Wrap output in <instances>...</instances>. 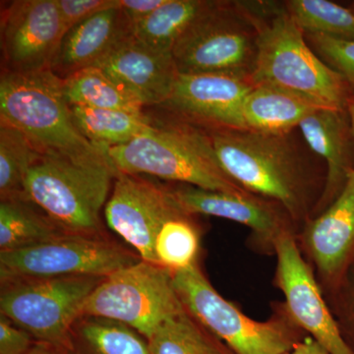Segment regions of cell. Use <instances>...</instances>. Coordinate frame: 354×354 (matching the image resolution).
Segmentation results:
<instances>
[{"instance_id": "obj_1", "label": "cell", "mask_w": 354, "mask_h": 354, "mask_svg": "<svg viewBox=\"0 0 354 354\" xmlns=\"http://www.w3.org/2000/svg\"><path fill=\"white\" fill-rule=\"evenodd\" d=\"M236 2L257 32L253 85L283 88L318 108L348 111L351 88L312 50L285 2Z\"/></svg>"}, {"instance_id": "obj_2", "label": "cell", "mask_w": 354, "mask_h": 354, "mask_svg": "<svg viewBox=\"0 0 354 354\" xmlns=\"http://www.w3.org/2000/svg\"><path fill=\"white\" fill-rule=\"evenodd\" d=\"M0 122L19 130L41 155L84 165H109L108 158L81 134L62 92V81L50 70L0 78Z\"/></svg>"}, {"instance_id": "obj_3", "label": "cell", "mask_w": 354, "mask_h": 354, "mask_svg": "<svg viewBox=\"0 0 354 354\" xmlns=\"http://www.w3.org/2000/svg\"><path fill=\"white\" fill-rule=\"evenodd\" d=\"M155 125L152 132L129 143L102 149L116 174L155 176L205 190L247 192L221 169L206 130L174 115Z\"/></svg>"}, {"instance_id": "obj_4", "label": "cell", "mask_w": 354, "mask_h": 354, "mask_svg": "<svg viewBox=\"0 0 354 354\" xmlns=\"http://www.w3.org/2000/svg\"><path fill=\"white\" fill-rule=\"evenodd\" d=\"M206 131L221 169L237 185L277 203L295 220L304 216L306 179L288 134L247 129Z\"/></svg>"}, {"instance_id": "obj_5", "label": "cell", "mask_w": 354, "mask_h": 354, "mask_svg": "<svg viewBox=\"0 0 354 354\" xmlns=\"http://www.w3.org/2000/svg\"><path fill=\"white\" fill-rule=\"evenodd\" d=\"M116 176L109 165L41 155L28 171L26 194L66 234H102L101 211Z\"/></svg>"}, {"instance_id": "obj_6", "label": "cell", "mask_w": 354, "mask_h": 354, "mask_svg": "<svg viewBox=\"0 0 354 354\" xmlns=\"http://www.w3.org/2000/svg\"><path fill=\"white\" fill-rule=\"evenodd\" d=\"M174 283L186 311L234 354H283L298 342L290 317L249 318L221 297L198 264L174 272Z\"/></svg>"}, {"instance_id": "obj_7", "label": "cell", "mask_w": 354, "mask_h": 354, "mask_svg": "<svg viewBox=\"0 0 354 354\" xmlns=\"http://www.w3.org/2000/svg\"><path fill=\"white\" fill-rule=\"evenodd\" d=\"M183 310L174 272L141 260L102 279L84 305L82 316L125 324L149 341Z\"/></svg>"}, {"instance_id": "obj_8", "label": "cell", "mask_w": 354, "mask_h": 354, "mask_svg": "<svg viewBox=\"0 0 354 354\" xmlns=\"http://www.w3.org/2000/svg\"><path fill=\"white\" fill-rule=\"evenodd\" d=\"M106 277L70 276L1 283L0 315L35 341L68 346L70 330L84 305Z\"/></svg>"}, {"instance_id": "obj_9", "label": "cell", "mask_w": 354, "mask_h": 354, "mask_svg": "<svg viewBox=\"0 0 354 354\" xmlns=\"http://www.w3.org/2000/svg\"><path fill=\"white\" fill-rule=\"evenodd\" d=\"M172 57L179 74H225L251 80L257 32L236 1H220L177 41Z\"/></svg>"}, {"instance_id": "obj_10", "label": "cell", "mask_w": 354, "mask_h": 354, "mask_svg": "<svg viewBox=\"0 0 354 354\" xmlns=\"http://www.w3.org/2000/svg\"><path fill=\"white\" fill-rule=\"evenodd\" d=\"M141 258L106 234H64L50 241L0 252V283L70 276L108 277Z\"/></svg>"}, {"instance_id": "obj_11", "label": "cell", "mask_w": 354, "mask_h": 354, "mask_svg": "<svg viewBox=\"0 0 354 354\" xmlns=\"http://www.w3.org/2000/svg\"><path fill=\"white\" fill-rule=\"evenodd\" d=\"M183 211L171 188L142 176L118 174L104 216L109 228L142 260L158 265L155 243L158 232L165 221Z\"/></svg>"}, {"instance_id": "obj_12", "label": "cell", "mask_w": 354, "mask_h": 354, "mask_svg": "<svg viewBox=\"0 0 354 354\" xmlns=\"http://www.w3.org/2000/svg\"><path fill=\"white\" fill-rule=\"evenodd\" d=\"M272 249L278 262L277 283L283 291L291 321L309 333L330 354H354L342 337L292 232H283L274 241Z\"/></svg>"}, {"instance_id": "obj_13", "label": "cell", "mask_w": 354, "mask_h": 354, "mask_svg": "<svg viewBox=\"0 0 354 354\" xmlns=\"http://www.w3.org/2000/svg\"><path fill=\"white\" fill-rule=\"evenodd\" d=\"M65 30L55 0H15L1 14L3 70H50Z\"/></svg>"}, {"instance_id": "obj_14", "label": "cell", "mask_w": 354, "mask_h": 354, "mask_svg": "<svg viewBox=\"0 0 354 354\" xmlns=\"http://www.w3.org/2000/svg\"><path fill=\"white\" fill-rule=\"evenodd\" d=\"M251 80L225 74H178L162 108L206 130H245L243 104Z\"/></svg>"}, {"instance_id": "obj_15", "label": "cell", "mask_w": 354, "mask_h": 354, "mask_svg": "<svg viewBox=\"0 0 354 354\" xmlns=\"http://www.w3.org/2000/svg\"><path fill=\"white\" fill-rule=\"evenodd\" d=\"M95 66L104 70L144 106H164L179 74L172 55L153 50L132 32Z\"/></svg>"}, {"instance_id": "obj_16", "label": "cell", "mask_w": 354, "mask_h": 354, "mask_svg": "<svg viewBox=\"0 0 354 354\" xmlns=\"http://www.w3.org/2000/svg\"><path fill=\"white\" fill-rule=\"evenodd\" d=\"M171 191L181 208L190 215L216 216L241 223L250 228L266 245L274 247L278 237L290 230L279 204L265 201L257 195L205 190L189 185H180Z\"/></svg>"}, {"instance_id": "obj_17", "label": "cell", "mask_w": 354, "mask_h": 354, "mask_svg": "<svg viewBox=\"0 0 354 354\" xmlns=\"http://www.w3.org/2000/svg\"><path fill=\"white\" fill-rule=\"evenodd\" d=\"M302 243L323 278L341 274L354 251V171L335 201L307 223Z\"/></svg>"}, {"instance_id": "obj_18", "label": "cell", "mask_w": 354, "mask_h": 354, "mask_svg": "<svg viewBox=\"0 0 354 354\" xmlns=\"http://www.w3.org/2000/svg\"><path fill=\"white\" fill-rule=\"evenodd\" d=\"M309 148L327 165L325 189L317 208L330 206L346 185L353 167V129L348 111L317 109L300 122Z\"/></svg>"}, {"instance_id": "obj_19", "label": "cell", "mask_w": 354, "mask_h": 354, "mask_svg": "<svg viewBox=\"0 0 354 354\" xmlns=\"http://www.w3.org/2000/svg\"><path fill=\"white\" fill-rule=\"evenodd\" d=\"M131 32V23L120 6L95 14L64 35L50 71L58 78L65 79L95 66Z\"/></svg>"}, {"instance_id": "obj_20", "label": "cell", "mask_w": 354, "mask_h": 354, "mask_svg": "<svg viewBox=\"0 0 354 354\" xmlns=\"http://www.w3.org/2000/svg\"><path fill=\"white\" fill-rule=\"evenodd\" d=\"M318 106L271 85H254L246 95L243 118L247 130L288 134Z\"/></svg>"}, {"instance_id": "obj_21", "label": "cell", "mask_w": 354, "mask_h": 354, "mask_svg": "<svg viewBox=\"0 0 354 354\" xmlns=\"http://www.w3.org/2000/svg\"><path fill=\"white\" fill-rule=\"evenodd\" d=\"M218 0H167L146 19L132 25L140 41L160 53L172 55L181 37L218 4Z\"/></svg>"}, {"instance_id": "obj_22", "label": "cell", "mask_w": 354, "mask_h": 354, "mask_svg": "<svg viewBox=\"0 0 354 354\" xmlns=\"http://www.w3.org/2000/svg\"><path fill=\"white\" fill-rule=\"evenodd\" d=\"M67 348L72 354H152L148 339L129 326L92 316L76 321Z\"/></svg>"}, {"instance_id": "obj_23", "label": "cell", "mask_w": 354, "mask_h": 354, "mask_svg": "<svg viewBox=\"0 0 354 354\" xmlns=\"http://www.w3.org/2000/svg\"><path fill=\"white\" fill-rule=\"evenodd\" d=\"M70 108L79 131L101 151L124 145L156 128L155 122L146 113L76 106Z\"/></svg>"}, {"instance_id": "obj_24", "label": "cell", "mask_w": 354, "mask_h": 354, "mask_svg": "<svg viewBox=\"0 0 354 354\" xmlns=\"http://www.w3.org/2000/svg\"><path fill=\"white\" fill-rule=\"evenodd\" d=\"M64 234L30 200L0 201V252L39 245Z\"/></svg>"}, {"instance_id": "obj_25", "label": "cell", "mask_w": 354, "mask_h": 354, "mask_svg": "<svg viewBox=\"0 0 354 354\" xmlns=\"http://www.w3.org/2000/svg\"><path fill=\"white\" fill-rule=\"evenodd\" d=\"M62 81L69 106L145 113L143 104L99 67L81 70Z\"/></svg>"}, {"instance_id": "obj_26", "label": "cell", "mask_w": 354, "mask_h": 354, "mask_svg": "<svg viewBox=\"0 0 354 354\" xmlns=\"http://www.w3.org/2000/svg\"><path fill=\"white\" fill-rule=\"evenodd\" d=\"M152 354H234L184 308L149 339Z\"/></svg>"}, {"instance_id": "obj_27", "label": "cell", "mask_w": 354, "mask_h": 354, "mask_svg": "<svg viewBox=\"0 0 354 354\" xmlns=\"http://www.w3.org/2000/svg\"><path fill=\"white\" fill-rule=\"evenodd\" d=\"M193 216L183 211L162 225L155 243L158 266L176 272L198 264L201 232Z\"/></svg>"}, {"instance_id": "obj_28", "label": "cell", "mask_w": 354, "mask_h": 354, "mask_svg": "<svg viewBox=\"0 0 354 354\" xmlns=\"http://www.w3.org/2000/svg\"><path fill=\"white\" fill-rule=\"evenodd\" d=\"M39 156L22 132L0 122V201L29 200L26 177Z\"/></svg>"}, {"instance_id": "obj_29", "label": "cell", "mask_w": 354, "mask_h": 354, "mask_svg": "<svg viewBox=\"0 0 354 354\" xmlns=\"http://www.w3.org/2000/svg\"><path fill=\"white\" fill-rule=\"evenodd\" d=\"M286 9L305 34L354 39V12L328 0H290Z\"/></svg>"}, {"instance_id": "obj_30", "label": "cell", "mask_w": 354, "mask_h": 354, "mask_svg": "<svg viewBox=\"0 0 354 354\" xmlns=\"http://www.w3.org/2000/svg\"><path fill=\"white\" fill-rule=\"evenodd\" d=\"M304 35L317 55L354 90V39L332 38L320 34Z\"/></svg>"}, {"instance_id": "obj_31", "label": "cell", "mask_w": 354, "mask_h": 354, "mask_svg": "<svg viewBox=\"0 0 354 354\" xmlns=\"http://www.w3.org/2000/svg\"><path fill=\"white\" fill-rule=\"evenodd\" d=\"M65 34L95 14L118 6V0H55Z\"/></svg>"}, {"instance_id": "obj_32", "label": "cell", "mask_w": 354, "mask_h": 354, "mask_svg": "<svg viewBox=\"0 0 354 354\" xmlns=\"http://www.w3.org/2000/svg\"><path fill=\"white\" fill-rule=\"evenodd\" d=\"M35 344L29 333L0 315V354H27Z\"/></svg>"}, {"instance_id": "obj_33", "label": "cell", "mask_w": 354, "mask_h": 354, "mask_svg": "<svg viewBox=\"0 0 354 354\" xmlns=\"http://www.w3.org/2000/svg\"><path fill=\"white\" fill-rule=\"evenodd\" d=\"M165 1L167 0H118V6L131 25H134L149 17L164 6Z\"/></svg>"}, {"instance_id": "obj_34", "label": "cell", "mask_w": 354, "mask_h": 354, "mask_svg": "<svg viewBox=\"0 0 354 354\" xmlns=\"http://www.w3.org/2000/svg\"><path fill=\"white\" fill-rule=\"evenodd\" d=\"M283 354H330L327 349L321 346L313 337H308L304 341L298 342L293 348Z\"/></svg>"}, {"instance_id": "obj_35", "label": "cell", "mask_w": 354, "mask_h": 354, "mask_svg": "<svg viewBox=\"0 0 354 354\" xmlns=\"http://www.w3.org/2000/svg\"><path fill=\"white\" fill-rule=\"evenodd\" d=\"M27 354H72L67 346L36 342Z\"/></svg>"}, {"instance_id": "obj_36", "label": "cell", "mask_w": 354, "mask_h": 354, "mask_svg": "<svg viewBox=\"0 0 354 354\" xmlns=\"http://www.w3.org/2000/svg\"><path fill=\"white\" fill-rule=\"evenodd\" d=\"M348 113L349 120H351V129H353L354 136V97H351L348 106Z\"/></svg>"}, {"instance_id": "obj_37", "label": "cell", "mask_w": 354, "mask_h": 354, "mask_svg": "<svg viewBox=\"0 0 354 354\" xmlns=\"http://www.w3.org/2000/svg\"><path fill=\"white\" fill-rule=\"evenodd\" d=\"M351 10H353V12H354V2H353V8H351Z\"/></svg>"}]
</instances>
